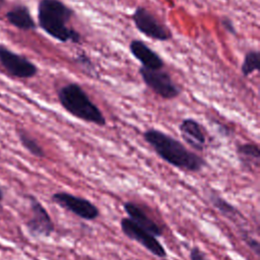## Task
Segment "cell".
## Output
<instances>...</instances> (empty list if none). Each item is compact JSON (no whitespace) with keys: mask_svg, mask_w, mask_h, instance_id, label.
<instances>
[{"mask_svg":"<svg viewBox=\"0 0 260 260\" xmlns=\"http://www.w3.org/2000/svg\"><path fill=\"white\" fill-rule=\"evenodd\" d=\"M142 135L145 142L162 160L177 169L197 173L206 166L202 156L189 150L182 142L164 131L150 128Z\"/></svg>","mask_w":260,"mask_h":260,"instance_id":"6da1fadb","label":"cell"},{"mask_svg":"<svg viewBox=\"0 0 260 260\" xmlns=\"http://www.w3.org/2000/svg\"><path fill=\"white\" fill-rule=\"evenodd\" d=\"M74 15L71 7L61 0H40L38 4V22L51 38L61 43L79 44L81 35L69 22Z\"/></svg>","mask_w":260,"mask_h":260,"instance_id":"7a4b0ae2","label":"cell"},{"mask_svg":"<svg viewBox=\"0 0 260 260\" xmlns=\"http://www.w3.org/2000/svg\"><path fill=\"white\" fill-rule=\"evenodd\" d=\"M57 96L63 109L75 118L101 127L107 124L103 112L80 84L76 82L64 84L58 89Z\"/></svg>","mask_w":260,"mask_h":260,"instance_id":"3957f363","label":"cell"},{"mask_svg":"<svg viewBox=\"0 0 260 260\" xmlns=\"http://www.w3.org/2000/svg\"><path fill=\"white\" fill-rule=\"evenodd\" d=\"M138 72L144 84L161 99L173 100L181 94L180 86L167 71L162 69H148L141 66Z\"/></svg>","mask_w":260,"mask_h":260,"instance_id":"277c9868","label":"cell"},{"mask_svg":"<svg viewBox=\"0 0 260 260\" xmlns=\"http://www.w3.org/2000/svg\"><path fill=\"white\" fill-rule=\"evenodd\" d=\"M135 27L149 39L167 42L172 38L170 29L143 6L135 8L131 15Z\"/></svg>","mask_w":260,"mask_h":260,"instance_id":"5b68a950","label":"cell"},{"mask_svg":"<svg viewBox=\"0 0 260 260\" xmlns=\"http://www.w3.org/2000/svg\"><path fill=\"white\" fill-rule=\"evenodd\" d=\"M51 200L61 208L73 213L84 220H94L100 216L99 208L88 199L68 192H56Z\"/></svg>","mask_w":260,"mask_h":260,"instance_id":"8992f818","label":"cell"},{"mask_svg":"<svg viewBox=\"0 0 260 260\" xmlns=\"http://www.w3.org/2000/svg\"><path fill=\"white\" fill-rule=\"evenodd\" d=\"M31 216L25 226L28 234L34 238H49L55 232V224L44 205L34 195L26 196Z\"/></svg>","mask_w":260,"mask_h":260,"instance_id":"52a82bcc","label":"cell"},{"mask_svg":"<svg viewBox=\"0 0 260 260\" xmlns=\"http://www.w3.org/2000/svg\"><path fill=\"white\" fill-rule=\"evenodd\" d=\"M122 233L132 241L137 242L148 252L157 258H166L167 251L155 236L139 226L129 217H122L120 220Z\"/></svg>","mask_w":260,"mask_h":260,"instance_id":"ba28073f","label":"cell"},{"mask_svg":"<svg viewBox=\"0 0 260 260\" xmlns=\"http://www.w3.org/2000/svg\"><path fill=\"white\" fill-rule=\"evenodd\" d=\"M0 64L10 75L17 78H31L38 73V67L31 61L3 46H0Z\"/></svg>","mask_w":260,"mask_h":260,"instance_id":"9c48e42d","label":"cell"},{"mask_svg":"<svg viewBox=\"0 0 260 260\" xmlns=\"http://www.w3.org/2000/svg\"><path fill=\"white\" fill-rule=\"evenodd\" d=\"M181 138L191 148L203 151L206 148L207 140L203 126L193 118H185L179 125Z\"/></svg>","mask_w":260,"mask_h":260,"instance_id":"30bf717a","label":"cell"},{"mask_svg":"<svg viewBox=\"0 0 260 260\" xmlns=\"http://www.w3.org/2000/svg\"><path fill=\"white\" fill-rule=\"evenodd\" d=\"M207 198L209 200V202L211 203V205L225 218H228L229 220L233 221L235 224H237L239 226V232L240 235L249 233L246 229H245V224H246V218L245 216L242 214V212L233 204H231L230 202H228L224 198H222L216 191L210 189L207 192Z\"/></svg>","mask_w":260,"mask_h":260,"instance_id":"8fae6325","label":"cell"},{"mask_svg":"<svg viewBox=\"0 0 260 260\" xmlns=\"http://www.w3.org/2000/svg\"><path fill=\"white\" fill-rule=\"evenodd\" d=\"M129 51L142 67L148 69H162L165 66L162 58L140 40H132L129 44Z\"/></svg>","mask_w":260,"mask_h":260,"instance_id":"7c38bea8","label":"cell"},{"mask_svg":"<svg viewBox=\"0 0 260 260\" xmlns=\"http://www.w3.org/2000/svg\"><path fill=\"white\" fill-rule=\"evenodd\" d=\"M124 211L130 219L137 223L142 229L146 230L156 238L162 236V229L136 203L127 201L123 204Z\"/></svg>","mask_w":260,"mask_h":260,"instance_id":"4fadbf2b","label":"cell"},{"mask_svg":"<svg viewBox=\"0 0 260 260\" xmlns=\"http://www.w3.org/2000/svg\"><path fill=\"white\" fill-rule=\"evenodd\" d=\"M236 153L239 164L245 172H254L259 169L260 148L257 143L247 142L238 144Z\"/></svg>","mask_w":260,"mask_h":260,"instance_id":"5bb4252c","label":"cell"},{"mask_svg":"<svg viewBox=\"0 0 260 260\" xmlns=\"http://www.w3.org/2000/svg\"><path fill=\"white\" fill-rule=\"evenodd\" d=\"M9 23L21 30H34L37 23L34 20L29 9L25 5H16L6 13Z\"/></svg>","mask_w":260,"mask_h":260,"instance_id":"9a60e30c","label":"cell"},{"mask_svg":"<svg viewBox=\"0 0 260 260\" xmlns=\"http://www.w3.org/2000/svg\"><path fill=\"white\" fill-rule=\"evenodd\" d=\"M17 133V137L21 143V145L34 156L39 157V158H43L45 157L46 153L44 148L39 144V142L37 141V139H35L27 131L23 130V129H18L16 131Z\"/></svg>","mask_w":260,"mask_h":260,"instance_id":"2e32d148","label":"cell"},{"mask_svg":"<svg viewBox=\"0 0 260 260\" xmlns=\"http://www.w3.org/2000/svg\"><path fill=\"white\" fill-rule=\"evenodd\" d=\"M260 55L258 50H250L244 56L243 63L241 65V73L243 76L248 77L254 72L259 70Z\"/></svg>","mask_w":260,"mask_h":260,"instance_id":"e0dca14e","label":"cell"},{"mask_svg":"<svg viewBox=\"0 0 260 260\" xmlns=\"http://www.w3.org/2000/svg\"><path fill=\"white\" fill-rule=\"evenodd\" d=\"M73 61L76 64H78L88 75L93 76L96 74V70H95V66H94L93 62L91 61L89 56L86 55L85 53H83V52L78 53L77 55H75L73 57Z\"/></svg>","mask_w":260,"mask_h":260,"instance_id":"ac0fdd59","label":"cell"},{"mask_svg":"<svg viewBox=\"0 0 260 260\" xmlns=\"http://www.w3.org/2000/svg\"><path fill=\"white\" fill-rule=\"evenodd\" d=\"M220 24L226 32H229L233 36L237 35V29H236V26L234 24V21L230 17H228V16L221 17L220 18Z\"/></svg>","mask_w":260,"mask_h":260,"instance_id":"d6986e66","label":"cell"},{"mask_svg":"<svg viewBox=\"0 0 260 260\" xmlns=\"http://www.w3.org/2000/svg\"><path fill=\"white\" fill-rule=\"evenodd\" d=\"M189 257H190V260H210L207 257V255L202 250H200L199 247L197 246H194L191 248Z\"/></svg>","mask_w":260,"mask_h":260,"instance_id":"ffe728a7","label":"cell"},{"mask_svg":"<svg viewBox=\"0 0 260 260\" xmlns=\"http://www.w3.org/2000/svg\"><path fill=\"white\" fill-rule=\"evenodd\" d=\"M3 198H4V193H3V190H2V188L0 186V213L3 211V205H2Z\"/></svg>","mask_w":260,"mask_h":260,"instance_id":"44dd1931","label":"cell"},{"mask_svg":"<svg viewBox=\"0 0 260 260\" xmlns=\"http://www.w3.org/2000/svg\"><path fill=\"white\" fill-rule=\"evenodd\" d=\"M4 3H5V0H0V8L4 5Z\"/></svg>","mask_w":260,"mask_h":260,"instance_id":"7402d4cb","label":"cell"}]
</instances>
